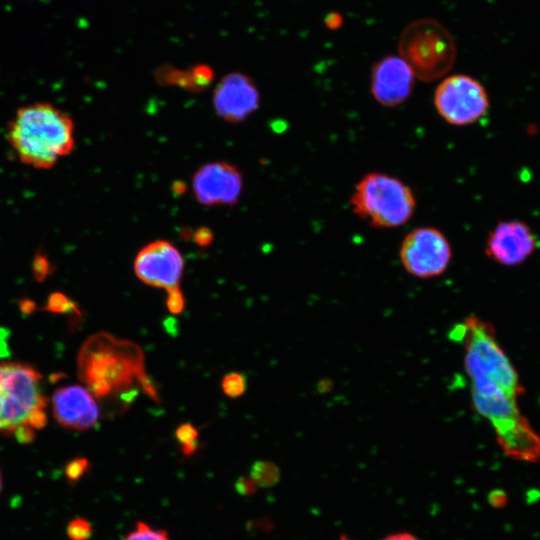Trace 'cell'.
Masks as SVG:
<instances>
[{"label":"cell","mask_w":540,"mask_h":540,"mask_svg":"<svg viewBox=\"0 0 540 540\" xmlns=\"http://www.w3.org/2000/svg\"><path fill=\"white\" fill-rule=\"evenodd\" d=\"M450 337L464 347V368L471 381L475 410L489 421L504 453L515 460H540V436L521 413L523 388L492 324L469 316Z\"/></svg>","instance_id":"6da1fadb"},{"label":"cell","mask_w":540,"mask_h":540,"mask_svg":"<svg viewBox=\"0 0 540 540\" xmlns=\"http://www.w3.org/2000/svg\"><path fill=\"white\" fill-rule=\"evenodd\" d=\"M77 367L80 380L94 397L118 399L123 410L135 399L138 386L158 401L157 390L145 372L144 353L132 341L96 333L81 346Z\"/></svg>","instance_id":"7a4b0ae2"},{"label":"cell","mask_w":540,"mask_h":540,"mask_svg":"<svg viewBox=\"0 0 540 540\" xmlns=\"http://www.w3.org/2000/svg\"><path fill=\"white\" fill-rule=\"evenodd\" d=\"M6 137L23 164L43 170L54 167L76 145L72 117L49 102L20 107L7 125Z\"/></svg>","instance_id":"3957f363"},{"label":"cell","mask_w":540,"mask_h":540,"mask_svg":"<svg viewBox=\"0 0 540 540\" xmlns=\"http://www.w3.org/2000/svg\"><path fill=\"white\" fill-rule=\"evenodd\" d=\"M41 382L42 376L30 365L0 363V433L45 426L47 399Z\"/></svg>","instance_id":"277c9868"},{"label":"cell","mask_w":540,"mask_h":540,"mask_svg":"<svg viewBox=\"0 0 540 540\" xmlns=\"http://www.w3.org/2000/svg\"><path fill=\"white\" fill-rule=\"evenodd\" d=\"M354 214L374 228H396L412 217L416 199L402 180L381 172L365 174L350 197Z\"/></svg>","instance_id":"5b68a950"},{"label":"cell","mask_w":540,"mask_h":540,"mask_svg":"<svg viewBox=\"0 0 540 540\" xmlns=\"http://www.w3.org/2000/svg\"><path fill=\"white\" fill-rule=\"evenodd\" d=\"M399 56L416 79L432 82L444 77L456 61V43L438 20L421 18L408 23L400 33Z\"/></svg>","instance_id":"8992f818"},{"label":"cell","mask_w":540,"mask_h":540,"mask_svg":"<svg viewBox=\"0 0 540 540\" xmlns=\"http://www.w3.org/2000/svg\"><path fill=\"white\" fill-rule=\"evenodd\" d=\"M433 103L438 114L449 124L466 126L477 122L489 110L485 87L474 77L453 74L437 85Z\"/></svg>","instance_id":"52a82bcc"},{"label":"cell","mask_w":540,"mask_h":540,"mask_svg":"<svg viewBox=\"0 0 540 540\" xmlns=\"http://www.w3.org/2000/svg\"><path fill=\"white\" fill-rule=\"evenodd\" d=\"M399 256L407 273L428 279L440 276L447 270L452 259V248L441 230L418 227L404 237Z\"/></svg>","instance_id":"ba28073f"},{"label":"cell","mask_w":540,"mask_h":540,"mask_svg":"<svg viewBox=\"0 0 540 540\" xmlns=\"http://www.w3.org/2000/svg\"><path fill=\"white\" fill-rule=\"evenodd\" d=\"M241 171L226 161L201 165L192 176V192L196 201L204 206H233L241 196Z\"/></svg>","instance_id":"9c48e42d"},{"label":"cell","mask_w":540,"mask_h":540,"mask_svg":"<svg viewBox=\"0 0 540 540\" xmlns=\"http://www.w3.org/2000/svg\"><path fill=\"white\" fill-rule=\"evenodd\" d=\"M184 259L176 246L156 240L143 246L134 260V272L143 283L167 291L179 287Z\"/></svg>","instance_id":"30bf717a"},{"label":"cell","mask_w":540,"mask_h":540,"mask_svg":"<svg viewBox=\"0 0 540 540\" xmlns=\"http://www.w3.org/2000/svg\"><path fill=\"white\" fill-rule=\"evenodd\" d=\"M538 240L524 221L505 220L489 232L485 253L494 262L516 266L526 261L537 249Z\"/></svg>","instance_id":"8fae6325"},{"label":"cell","mask_w":540,"mask_h":540,"mask_svg":"<svg viewBox=\"0 0 540 540\" xmlns=\"http://www.w3.org/2000/svg\"><path fill=\"white\" fill-rule=\"evenodd\" d=\"M212 101L218 117L227 123L236 124L258 109L260 93L249 76L232 72L218 82Z\"/></svg>","instance_id":"7c38bea8"},{"label":"cell","mask_w":540,"mask_h":540,"mask_svg":"<svg viewBox=\"0 0 540 540\" xmlns=\"http://www.w3.org/2000/svg\"><path fill=\"white\" fill-rule=\"evenodd\" d=\"M415 79L412 70L399 55H387L372 67L371 94L385 107L401 105L412 94Z\"/></svg>","instance_id":"4fadbf2b"},{"label":"cell","mask_w":540,"mask_h":540,"mask_svg":"<svg viewBox=\"0 0 540 540\" xmlns=\"http://www.w3.org/2000/svg\"><path fill=\"white\" fill-rule=\"evenodd\" d=\"M52 409L61 426L78 431L93 428L100 418L99 406L94 396L80 385L57 389L52 396Z\"/></svg>","instance_id":"5bb4252c"},{"label":"cell","mask_w":540,"mask_h":540,"mask_svg":"<svg viewBox=\"0 0 540 540\" xmlns=\"http://www.w3.org/2000/svg\"><path fill=\"white\" fill-rule=\"evenodd\" d=\"M175 436L185 456L192 455L198 448L199 432L192 424L183 423L179 425L175 431Z\"/></svg>","instance_id":"9a60e30c"},{"label":"cell","mask_w":540,"mask_h":540,"mask_svg":"<svg viewBox=\"0 0 540 540\" xmlns=\"http://www.w3.org/2000/svg\"><path fill=\"white\" fill-rule=\"evenodd\" d=\"M124 540H170L165 530L154 528L144 521H138Z\"/></svg>","instance_id":"2e32d148"},{"label":"cell","mask_w":540,"mask_h":540,"mask_svg":"<svg viewBox=\"0 0 540 540\" xmlns=\"http://www.w3.org/2000/svg\"><path fill=\"white\" fill-rule=\"evenodd\" d=\"M251 474L257 485L268 486L278 480L279 470L271 462L258 461L253 465Z\"/></svg>","instance_id":"e0dca14e"},{"label":"cell","mask_w":540,"mask_h":540,"mask_svg":"<svg viewBox=\"0 0 540 540\" xmlns=\"http://www.w3.org/2000/svg\"><path fill=\"white\" fill-rule=\"evenodd\" d=\"M221 387L226 396L232 398L239 397L247 388L246 377L238 372L228 373L223 377Z\"/></svg>","instance_id":"ac0fdd59"},{"label":"cell","mask_w":540,"mask_h":540,"mask_svg":"<svg viewBox=\"0 0 540 540\" xmlns=\"http://www.w3.org/2000/svg\"><path fill=\"white\" fill-rule=\"evenodd\" d=\"M66 533L70 540H89L92 536L93 528L87 519L76 517L68 523Z\"/></svg>","instance_id":"d6986e66"},{"label":"cell","mask_w":540,"mask_h":540,"mask_svg":"<svg viewBox=\"0 0 540 540\" xmlns=\"http://www.w3.org/2000/svg\"><path fill=\"white\" fill-rule=\"evenodd\" d=\"M46 308L49 311L59 313L77 310L74 303L61 293L52 294L48 300Z\"/></svg>","instance_id":"ffe728a7"},{"label":"cell","mask_w":540,"mask_h":540,"mask_svg":"<svg viewBox=\"0 0 540 540\" xmlns=\"http://www.w3.org/2000/svg\"><path fill=\"white\" fill-rule=\"evenodd\" d=\"M167 293L166 305L168 310L175 315L182 313L185 307V299L180 288L170 289Z\"/></svg>","instance_id":"44dd1931"},{"label":"cell","mask_w":540,"mask_h":540,"mask_svg":"<svg viewBox=\"0 0 540 540\" xmlns=\"http://www.w3.org/2000/svg\"><path fill=\"white\" fill-rule=\"evenodd\" d=\"M88 460L85 458H77L68 463L66 466V475L71 481L78 480L88 469Z\"/></svg>","instance_id":"7402d4cb"},{"label":"cell","mask_w":540,"mask_h":540,"mask_svg":"<svg viewBox=\"0 0 540 540\" xmlns=\"http://www.w3.org/2000/svg\"><path fill=\"white\" fill-rule=\"evenodd\" d=\"M193 240L199 246H208L213 241V233L206 227L199 228L193 234Z\"/></svg>","instance_id":"603a6c76"},{"label":"cell","mask_w":540,"mask_h":540,"mask_svg":"<svg viewBox=\"0 0 540 540\" xmlns=\"http://www.w3.org/2000/svg\"><path fill=\"white\" fill-rule=\"evenodd\" d=\"M325 24L328 29L336 30L343 24V17L337 12H331L325 17Z\"/></svg>","instance_id":"cb8c5ba5"},{"label":"cell","mask_w":540,"mask_h":540,"mask_svg":"<svg viewBox=\"0 0 540 540\" xmlns=\"http://www.w3.org/2000/svg\"><path fill=\"white\" fill-rule=\"evenodd\" d=\"M488 500L494 507H503L507 503V496L503 491L496 490L489 494Z\"/></svg>","instance_id":"d4e9b609"},{"label":"cell","mask_w":540,"mask_h":540,"mask_svg":"<svg viewBox=\"0 0 540 540\" xmlns=\"http://www.w3.org/2000/svg\"><path fill=\"white\" fill-rule=\"evenodd\" d=\"M383 540H419L417 537L410 533H395L387 536Z\"/></svg>","instance_id":"484cf974"},{"label":"cell","mask_w":540,"mask_h":540,"mask_svg":"<svg viewBox=\"0 0 540 540\" xmlns=\"http://www.w3.org/2000/svg\"><path fill=\"white\" fill-rule=\"evenodd\" d=\"M2 485H3V479H2V474H1V471H0V492H1V489H2Z\"/></svg>","instance_id":"4316f807"},{"label":"cell","mask_w":540,"mask_h":540,"mask_svg":"<svg viewBox=\"0 0 540 540\" xmlns=\"http://www.w3.org/2000/svg\"><path fill=\"white\" fill-rule=\"evenodd\" d=\"M339 540H351V539H349V538H347L345 536H342Z\"/></svg>","instance_id":"83f0119b"}]
</instances>
